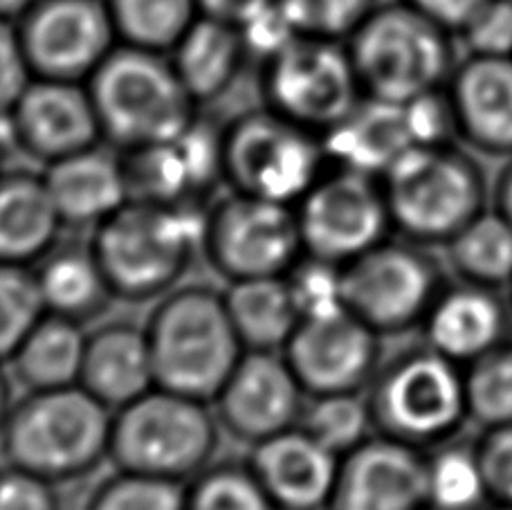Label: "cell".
Listing matches in <instances>:
<instances>
[{
  "mask_svg": "<svg viewBox=\"0 0 512 510\" xmlns=\"http://www.w3.org/2000/svg\"><path fill=\"white\" fill-rule=\"evenodd\" d=\"M304 254L295 205L227 189L205 209L203 259L227 284L286 277Z\"/></svg>",
  "mask_w": 512,
  "mask_h": 510,
  "instance_id": "12",
  "label": "cell"
},
{
  "mask_svg": "<svg viewBox=\"0 0 512 510\" xmlns=\"http://www.w3.org/2000/svg\"><path fill=\"white\" fill-rule=\"evenodd\" d=\"M463 371L470 425L479 430L512 425V340Z\"/></svg>",
  "mask_w": 512,
  "mask_h": 510,
  "instance_id": "36",
  "label": "cell"
},
{
  "mask_svg": "<svg viewBox=\"0 0 512 510\" xmlns=\"http://www.w3.org/2000/svg\"><path fill=\"white\" fill-rule=\"evenodd\" d=\"M144 331L155 385L207 403L245 353L225 293L203 284H180L160 297Z\"/></svg>",
  "mask_w": 512,
  "mask_h": 510,
  "instance_id": "4",
  "label": "cell"
},
{
  "mask_svg": "<svg viewBox=\"0 0 512 510\" xmlns=\"http://www.w3.org/2000/svg\"><path fill=\"white\" fill-rule=\"evenodd\" d=\"M299 427H304L337 457H344L376 434L364 391L362 394L308 396Z\"/></svg>",
  "mask_w": 512,
  "mask_h": 510,
  "instance_id": "35",
  "label": "cell"
},
{
  "mask_svg": "<svg viewBox=\"0 0 512 510\" xmlns=\"http://www.w3.org/2000/svg\"><path fill=\"white\" fill-rule=\"evenodd\" d=\"M310 257L346 266L393 236L382 180L331 162L295 205Z\"/></svg>",
  "mask_w": 512,
  "mask_h": 510,
  "instance_id": "13",
  "label": "cell"
},
{
  "mask_svg": "<svg viewBox=\"0 0 512 510\" xmlns=\"http://www.w3.org/2000/svg\"><path fill=\"white\" fill-rule=\"evenodd\" d=\"M0 510H61L57 484L5 463L0 468Z\"/></svg>",
  "mask_w": 512,
  "mask_h": 510,
  "instance_id": "44",
  "label": "cell"
},
{
  "mask_svg": "<svg viewBox=\"0 0 512 510\" xmlns=\"http://www.w3.org/2000/svg\"><path fill=\"white\" fill-rule=\"evenodd\" d=\"M346 48L364 97L391 104L443 90L461 59L456 36L405 0L380 3Z\"/></svg>",
  "mask_w": 512,
  "mask_h": 510,
  "instance_id": "5",
  "label": "cell"
},
{
  "mask_svg": "<svg viewBox=\"0 0 512 510\" xmlns=\"http://www.w3.org/2000/svg\"><path fill=\"white\" fill-rule=\"evenodd\" d=\"M450 277L436 250L393 234L342 266V299L382 338H396L418 333Z\"/></svg>",
  "mask_w": 512,
  "mask_h": 510,
  "instance_id": "10",
  "label": "cell"
},
{
  "mask_svg": "<svg viewBox=\"0 0 512 510\" xmlns=\"http://www.w3.org/2000/svg\"><path fill=\"white\" fill-rule=\"evenodd\" d=\"M41 171L66 227L93 232L131 200L122 153L104 144L52 162Z\"/></svg>",
  "mask_w": 512,
  "mask_h": 510,
  "instance_id": "23",
  "label": "cell"
},
{
  "mask_svg": "<svg viewBox=\"0 0 512 510\" xmlns=\"http://www.w3.org/2000/svg\"><path fill=\"white\" fill-rule=\"evenodd\" d=\"M261 104L317 135L331 133L364 99L342 41L297 36L259 66Z\"/></svg>",
  "mask_w": 512,
  "mask_h": 510,
  "instance_id": "11",
  "label": "cell"
},
{
  "mask_svg": "<svg viewBox=\"0 0 512 510\" xmlns=\"http://www.w3.org/2000/svg\"><path fill=\"white\" fill-rule=\"evenodd\" d=\"M328 160L335 165L382 176L407 149L416 147L405 104L364 97L358 108L324 135Z\"/></svg>",
  "mask_w": 512,
  "mask_h": 510,
  "instance_id": "27",
  "label": "cell"
},
{
  "mask_svg": "<svg viewBox=\"0 0 512 510\" xmlns=\"http://www.w3.org/2000/svg\"><path fill=\"white\" fill-rule=\"evenodd\" d=\"M474 443L492 504L512 506V425L479 430Z\"/></svg>",
  "mask_w": 512,
  "mask_h": 510,
  "instance_id": "43",
  "label": "cell"
},
{
  "mask_svg": "<svg viewBox=\"0 0 512 510\" xmlns=\"http://www.w3.org/2000/svg\"><path fill=\"white\" fill-rule=\"evenodd\" d=\"M117 39L131 48L169 54L200 16L198 0H106Z\"/></svg>",
  "mask_w": 512,
  "mask_h": 510,
  "instance_id": "33",
  "label": "cell"
},
{
  "mask_svg": "<svg viewBox=\"0 0 512 510\" xmlns=\"http://www.w3.org/2000/svg\"><path fill=\"white\" fill-rule=\"evenodd\" d=\"M427 484L432 510H490L477 443L456 436L427 450Z\"/></svg>",
  "mask_w": 512,
  "mask_h": 510,
  "instance_id": "32",
  "label": "cell"
},
{
  "mask_svg": "<svg viewBox=\"0 0 512 510\" xmlns=\"http://www.w3.org/2000/svg\"><path fill=\"white\" fill-rule=\"evenodd\" d=\"M328 165L322 135L263 104L223 124V182L230 191L297 205Z\"/></svg>",
  "mask_w": 512,
  "mask_h": 510,
  "instance_id": "9",
  "label": "cell"
},
{
  "mask_svg": "<svg viewBox=\"0 0 512 510\" xmlns=\"http://www.w3.org/2000/svg\"><path fill=\"white\" fill-rule=\"evenodd\" d=\"M32 270L45 313L63 320L86 326L117 302L90 245L59 243Z\"/></svg>",
  "mask_w": 512,
  "mask_h": 510,
  "instance_id": "28",
  "label": "cell"
},
{
  "mask_svg": "<svg viewBox=\"0 0 512 510\" xmlns=\"http://www.w3.org/2000/svg\"><path fill=\"white\" fill-rule=\"evenodd\" d=\"M268 3L272 0H198V9L203 16L239 27L245 18H250Z\"/></svg>",
  "mask_w": 512,
  "mask_h": 510,
  "instance_id": "47",
  "label": "cell"
},
{
  "mask_svg": "<svg viewBox=\"0 0 512 510\" xmlns=\"http://www.w3.org/2000/svg\"><path fill=\"white\" fill-rule=\"evenodd\" d=\"M113 412L81 385L25 391L0 432L5 463L70 484L108 461Z\"/></svg>",
  "mask_w": 512,
  "mask_h": 510,
  "instance_id": "3",
  "label": "cell"
},
{
  "mask_svg": "<svg viewBox=\"0 0 512 510\" xmlns=\"http://www.w3.org/2000/svg\"><path fill=\"white\" fill-rule=\"evenodd\" d=\"M32 79L16 21L0 18V113L12 111Z\"/></svg>",
  "mask_w": 512,
  "mask_h": 510,
  "instance_id": "45",
  "label": "cell"
},
{
  "mask_svg": "<svg viewBox=\"0 0 512 510\" xmlns=\"http://www.w3.org/2000/svg\"><path fill=\"white\" fill-rule=\"evenodd\" d=\"M205 209L131 198L95 227L88 245L117 302H158L185 281L203 257Z\"/></svg>",
  "mask_w": 512,
  "mask_h": 510,
  "instance_id": "1",
  "label": "cell"
},
{
  "mask_svg": "<svg viewBox=\"0 0 512 510\" xmlns=\"http://www.w3.org/2000/svg\"><path fill=\"white\" fill-rule=\"evenodd\" d=\"M43 315L34 270L0 263V364H9Z\"/></svg>",
  "mask_w": 512,
  "mask_h": 510,
  "instance_id": "37",
  "label": "cell"
},
{
  "mask_svg": "<svg viewBox=\"0 0 512 510\" xmlns=\"http://www.w3.org/2000/svg\"><path fill=\"white\" fill-rule=\"evenodd\" d=\"M418 333L420 342L465 369L512 340L508 293L450 277Z\"/></svg>",
  "mask_w": 512,
  "mask_h": 510,
  "instance_id": "20",
  "label": "cell"
},
{
  "mask_svg": "<svg viewBox=\"0 0 512 510\" xmlns=\"http://www.w3.org/2000/svg\"><path fill=\"white\" fill-rule=\"evenodd\" d=\"M286 281L297 302L301 320L344 308L340 266H333V263L304 254L290 268Z\"/></svg>",
  "mask_w": 512,
  "mask_h": 510,
  "instance_id": "40",
  "label": "cell"
},
{
  "mask_svg": "<svg viewBox=\"0 0 512 510\" xmlns=\"http://www.w3.org/2000/svg\"><path fill=\"white\" fill-rule=\"evenodd\" d=\"M86 510H185V488L176 481L115 470L95 486Z\"/></svg>",
  "mask_w": 512,
  "mask_h": 510,
  "instance_id": "38",
  "label": "cell"
},
{
  "mask_svg": "<svg viewBox=\"0 0 512 510\" xmlns=\"http://www.w3.org/2000/svg\"><path fill=\"white\" fill-rule=\"evenodd\" d=\"M380 180L393 234L432 250L490 207L486 171L461 142L416 144Z\"/></svg>",
  "mask_w": 512,
  "mask_h": 510,
  "instance_id": "2",
  "label": "cell"
},
{
  "mask_svg": "<svg viewBox=\"0 0 512 510\" xmlns=\"http://www.w3.org/2000/svg\"><path fill=\"white\" fill-rule=\"evenodd\" d=\"M32 5V0H0V18H9L16 21L27 7Z\"/></svg>",
  "mask_w": 512,
  "mask_h": 510,
  "instance_id": "50",
  "label": "cell"
},
{
  "mask_svg": "<svg viewBox=\"0 0 512 510\" xmlns=\"http://www.w3.org/2000/svg\"><path fill=\"white\" fill-rule=\"evenodd\" d=\"M506 293H508V299H510V304H512V284L508 286V290H506Z\"/></svg>",
  "mask_w": 512,
  "mask_h": 510,
  "instance_id": "52",
  "label": "cell"
},
{
  "mask_svg": "<svg viewBox=\"0 0 512 510\" xmlns=\"http://www.w3.org/2000/svg\"><path fill=\"white\" fill-rule=\"evenodd\" d=\"M405 3L416 7L418 12L434 18L436 23H441L452 34H456V30L468 21L483 0H405Z\"/></svg>",
  "mask_w": 512,
  "mask_h": 510,
  "instance_id": "46",
  "label": "cell"
},
{
  "mask_svg": "<svg viewBox=\"0 0 512 510\" xmlns=\"http://www.w3.org/2000/svg\"><path fill=\"white\" fill-rule=\"evenodd\" d=\"M364 396L376 434L418 450L452 441L470 425L463 367L425 342L384 358Z\"/></svg>",
  "mask_w": 512,
  "mask_h": 510,
  "instance_id": "7",
  "label": "cell"
},
{
  "mask_svg": "<svg viewBox=\"0 0 512 510\" xmlns=\"http://www.w3.org/2000/svg\"><path fill=\"white\" fill-rule=\"evenodd\" d=\"M223 427L212 403L155 385L113 412L115 470L185 484L216 459Z\"/></svg>",
  "mask_w": 512,
  "mask_h": 510,
  "instance_id": "8",
  "label": "cell"
},
{
  "mask_svg": "<svg viewBox=\"0 0 512 510\" xmlns=\"http://www.w3.org/2000/svg\"><path fill=\"white\" fill-rule=\"evenodd\" d=\"M328 510H432L427 450L373 434L342 457Z\"/></svg>",
  "mask_w": 512,
  "mask_h": 510,
  "instance_id": "19",
  "label": "cell"
},
{
  "mask_svg": "<svg viewBox=\"0 0 512 510\" xmlns=\"http://www.w3.org/2000/svg\"><path fill=\"white\" fill-rule=\"evenodd\" d=\"M21 156L48 167L104 144L86 84L34 77L12 108Z\"/></svg>",
  "mask_w": 512,
  "mask_h": 510,
  "instance_id": "18",
  "label": "cell"
},
{
  "mask_svg": "<svg viewBox=\"0 0 512 510\" xmlns=\"http://www.w3.org/2000/svg\"><path fill=\"white\" fill-rule=\"evenodd\" d=\"M299 36L342 41L367 21L382 0H279Z\"/></svg>",
  "mask_w": 512,
  "mask_h": 510,
  "instance_id": "39",
  "label": "cell"
},
{
  "mask_svg": "<svg viewBox=\"0 0 512 510\" xmlns=\"http://www.w3.org/2000/svg\"><path fill=\"white\" fill-rule=\"evenodd\" d=\"M248 463L279 510H328L342 457L297 425L252 445Z\"/></svg>",
  "mask_w": 512,
  "mask_h": 510,
  "instance_id": "22",
  "label": "cell"
},
{
  "mask_svg": "<svg viewBox=\"0 0 512 510\" xmlns=\"http://www.w3.org/2000/svg\"><path fill=\"white\" fill-rule=\"evenodd\" d=\"M14 400L16 398L12 394V382H9V376L3 371V364H0V432H3V425L7 421Z\"/></svg>",
  "mask_w": 512,
  "mask_h": 510,
  "instance_id": "49",
  "label": "cell"
},
{
  "mask_svg": "<svg viewBox=\"0 0 512 510\" xmlns=\"http://www.w3.org/2000/svg\"><path fill=\"white\" fill-rule=\"evenodd\" d=\"M490 510H512V506H501V504H492Z\"/></svg>",
  "mask_w": 512,
  "mask_h": 510,
  "instance_id": "51",
  "label": "cell"
},
{
  "mask_svg": "<svg viewBox=\"0 0 512 510\" xmlns=\"http://www.w3.org/2000/svg\"><path fill=\"white\" fill-rule=\"evenodd\" d=\"M88 331L84 324L45 313L9 360L25 391L79 385Z\"/></svg>",
  "mask_w": 512,
  "mask_h": 510,
  "instance_id": "29",
  "label": "cell"
},
{
  "mask_svg": "<svg viewBox=\"0 0 512 510\" xmlns=\"http://www.w3.org/2000/svg\"><path fill=\"white\" fill-rule=\"evenodd\" d=\"M16 27L39 79L86 84L120 45L106 0H32Z\"/></svg>",
  "mask_w": 512,
  "mask_h": 510,
  "instance_id": "14",
  "label": "cell"
},
{
  "mask_svg": "<svg viewBox=\"0 0 512 510\" xmlns=\"http://www.w3.org/2000/svg\"><path fill=\"white\" fill-rule=\"evenodd\" d=\"M490 205L512 225V156L506 160L504 169L499 171L497 180L492 182Z\"/></svg>",
  "mask_w": 512,
  "mask_h": 510,
  "instance_id": "48",
  "label": "cell"
},
{
  "mask_svg": "<svg viewBox=\"0 0 512 510\" xmlns=\"http://www.w3.org/2000/svg\"><path fill=\"white\" fill-rule=\"evenodd\" d=\"M454 36L461 54L512 57V0H483Z\"/></svg>",
  "mask_w": 512,
  "mask_h": 510,
  "instance_id": "41",
  "label": "cell"
},
{
  "mask_svg": "<svg viewBox=\"0 0 512 510\" xmlns=\"http://www.w3.org/2000/svg\"><path fill=\"white\" fill-rule=\"evenodd\" d=\"M182 488L185 510H279L248 459H214Z\"/></svg>",
  "mask_w": 512,
  "mask_h": 510,
  "instance_id": "34",
  "label": "cell"
},
{
  "mask_svg": "<svg viewBox=\"0 0 512 510\" xmlns=\"http://www.w3.org/2000/svg\"><path fill=\"white\" fill-rule=\"evenodd\" d=\"M441 250L454 279L497 290L512 284V225L492 205Z\"/></svg>",
  "mask_w": 512,
  "mask_h": 510,
  "instance_id": "31",
  "label": "cell"
},
{
  "mask_svg": "<svg viewBox=\"0 0 512 510\" xmlns=\"http://www.w3.org/2000/svg\"><path fill=\"white\" fill-rule=\"evenodd\" d=\"M227 311L245 351H283L301 313L286 277L248 279L223 290Z\"/></svg>",
  "mask_w": 512,
  "mask_h": 510,
  "instance_id": "30",
  "label": "cell"
},
{
  "mask_svg": "<svg viewBox=\"0 0 512 510\" xmlns=\"http://www.w3.org/2000/svg\"><path fill=\"white\" fill-rule=\"evenodd\" d=\"M456 138L479 156H512V57L461 54L445 86Z\"/></svg>",
  "mask_w": 512,
  "mask_h": 510,
  "instance_id": "21",
  "label": "cell"
},
{
  "mask_svg": "<svg viewBox=\"0 0 512 510\" xmlns=\"http://www.w3.org/2000/svg\"><path fill=\"white\" fill-rule=\"evenodd\" d=\"M104 144L126 153L173 140L203 111L169 54L117 45L86 81Z\"/></svg>",
  "mask_w": 512,
  "mask_h": 510,
  "instance_id": "6",
  "label": "cell"
},
{
  "mask_svg": "<svg viewBox=\"0 0 512 510\" xmlns=\"http://www.w3.org/2000/svg\"><path fill=\"white\" fill-rule=\"evenodd\" d=\"M382 340L344 306L304 317L283 355L306 396L362 394L384 360Z\"/></svg>",
  "mask_w": 512,
  "mask_h": 510,
  "instance_id": "15",
  "label": "cell"
},
{
  "mask_svg": "<svg viewBox=\"0 0 512 510\" xmlns=\"http://www.w3.org/2000/svg\"><path fill=\"white\" fill-rule=\"evenodd\" d=\"M169 61L191 99L205 108L230 93L250 54L239 27L200 14L169 52Z\"/></svg>",
  "mask_w": 512,
  "mask_h": 510,
  "instance_id": "26",
  "label": "cell"
},
{
  "mask_svg": "<svg viewBox=\"0 0 512 510\" xmlns=\"http://www.w3.org/2000/svg\"><path fill=\"white\" fill-rule=\"evenodd\" d=\"M306 398L283 351H245L212 407L223 432L252 448L297 427Z\"/></svg>",
  "mask_w": 512,
  "mask_h": 510,
  "instance_id": "17",
  "label": "cell"
},
{
  "mask_svg": "<svg viewBox=\"0 0 512 510\" xmlns=\"http://www.w3.org/2000/svg\"><path fill=\"white\" fill-rule=\"evenodd\" d=\"M79 385L111 412L155 387L144 326L106 322L88 331Z\"/></svg>",
  "mask_w": 512,
  "mask_h": 510,
  "instance_id": "25",
  "label": "cell"
},
{
  "mask_svg": "<svg viewBox=\"0 0 512 510\" xmlns=\"http://www.w3.org/2000/svg\"><path fill=\"white\" fill-rule=\"evenodd\" d=\"M239 32L243 36L245 50L250 54V61H256L259 66L299 36L279 0H272L259 12L245 18L239 25Z\"/></svg>",
  "mask_w": 512,
  "mask_h": 510,
  "instance_id": "42",
  "label": "cell"
},
{
  "mask_svg": "<svg viewBox=\"0 0 512 510\" xmlns=\"http://www.w3.org/2000/svg\"><path fill=\"white\" fill-rule=\"evenodd\" d=\"M0 169H3V167H0Z\"/></svg>",
  "mask_w": 512,
  "mask_h": 510,
  "instance_id": "53",
  "label": "cell"
},
{
  "mask_svg": "<svg viewBox=\"0 0 512 510\" xmlns=\"http://www.w3.org/2000/svg\"><path fill=\"white\" fill-rule=\"evenodd\" d=\"M66 230L43 171L0 169V263L34 268Z\"/></svg>",
  "mask_w": 512,
  "mask_h": 510,
  "instance_id": "24",
  "label": "cell"
},
{
  "mask_svg": "<svg viewBox=\"0 0 512 510\" xmlns=\"http://www.w3.org/2000/svg\"><path fill=\"white\" fill-rule=\"evenodd\" d=\"M131 198L207 207L223 182V124L203 111L173 140L122 153Z\"/></svg>",
  "mask_w": 512,
  "mask_h": 510,
  "instance_id": "16",
  "label": "cell"
}]
</instances>
